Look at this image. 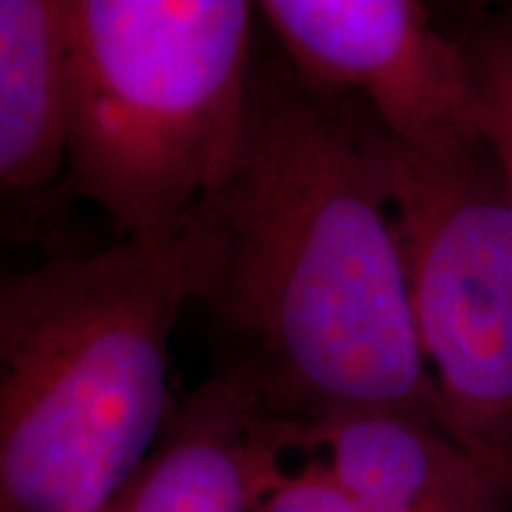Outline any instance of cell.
I'll list each match as a JSON object with an SVG mask.
<instances>
[{"mask_svg": "<svg viewBox=\"0 0 512 512\" xmlns=\"http://www.w3.org/2000/svg\"><path fill=\"white\" fill-rule=\"evenodd\" d=\"M256 512H379L350 495L322 464L305 458L285 464L265 490Z\"/></svg>", "mask_w": 512, "mask_h": 512, "instance_id": "10", "label": "cell"}, {"mask_svg": "<svg viewBox=\"0 0 512 512\" xmlns=\"http://www.w3.org/2000/svg\"><path fill=\"white\" fill-rule=\"evenodd\" d=\"M254 3L66 0L69 188L120 239L171 245L234 163Z\"/></svg>", "mask_w": 512, "mask_h": 512, "instance_id": "3", "label": "cell"}, {"mask_svg": "<svg viewBox=\"0 0 512 512\" xmlns=\"http://www.w3.org/2000/svg\"><path fill=\"white\" fill-rule=\"evenodd\" d=\"M171 245L188 302L279 416L399 407L436 419L382 134L285 57L254 63L237 157Z\"/></svg>", "mask_w": 512, "mask_h": 512, "instance_id": "1", "label": "cell"}, {"mask_svg": "<svg viewBox=\"0 0 512 512\" xmlns=\"http://www.w3.org/2000/svg\"><path fill=\"white\" fill-rule=\"evenodd\" d=\"M458 37L476 83L481 140L512 197V3Z\"/></svg>", "mask_w": 512, "mask_h": 512, "instance_id": "9", "label": "cell"}, {"mask_svg": "<svg viewBox=\"0 0 512 512\" xmlns=\"http://www.w3.org/2000/svg\"><path fill=\"white\" fill-rule=\"evenodd\" d=\"M279 416L237 365L191 390L106 512H256L293 453Z\"/></svg>", "mask_w": 512, "mask_h": 512, "instance_id": "6", "label": "cell"}, {"mask_svg": "<svg viewBox=\"0 0 512 512\" xmlns=\"http://www.w3.org/2000/svg\"><path fill=\"white\" fill-rule=\"evenodd\" d=\"M293 453L379 512L512 510L510 484L419 410H328L296 421Z\"/></svg>", "mask_w": 512, "mask_h": 512, "instance_id": "7", "label": "cell"}, {"mask_svg": "<svg viewBox=\"0 0 512 512\" xmlns=\"http://www.w3.org/2000/svg\"><path fill=\"white\" fill-rule=\"evenodd\" d=\"M382 160L436 419L512 487L510 191L487 146Z\"/></svg>", "mask_w": 512, "mask_h": 512, "instance_id": "4", "label": "cell"}, {"mask_svg": "<svg viewBox=\"0 0 512 512\" xmlns=\"http://www.w3.org/2000/svg\"><path fill=\"white\" fill-rule=\"evenodd\" d=\"M256 12L293 72L362 103L393 146L430 157L484 146L464 43L424 3L262 0Z\"/></svg>", "mask_w": 512, "mask_h": 512, "instance_id": "5", "label": "cell"}, {"mask_svg": "<svg viewBox=\"0 0 512 512\" xmlns=\"http://www.w3.org/2000/svg\"><path fill=\"white\" fill-rule=\"evenodd\" d=\"M174 245L0 271V512H106L171 416Z\"/></svg>", "mask_w": 512, "mask_h": 512, "instance_id": "2", "label": "cell"}, {"mask_svg": "<svg viewBox=\"0 0 512 512\" xmlns=\"http://www.w3.org/2000/svg\"><path fill=\"white\" fill-rule=\"evenodd\" d=\"M69 185L66 0H0V220Z\"/></svg>", "mask_w": 512, "mask_h": 512, "instance_id": "8", "label": "cell"}]
</instances>
